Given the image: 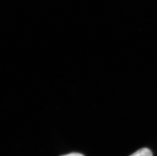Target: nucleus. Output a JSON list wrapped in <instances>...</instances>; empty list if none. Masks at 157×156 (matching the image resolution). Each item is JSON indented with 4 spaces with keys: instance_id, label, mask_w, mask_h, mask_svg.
<instances>
[{
    "instance_id": "f257e3e1",
    "label": "nucleus",
    "mask_w": 157,
    "mask_h": 156,
    "mask_svg": "<svg viewBox=\"0 0 157 156\" xmlns=\"http://www.w3.org/2000/svg\"><path fill=\"white\" fill-rule=\"evenodd\" d=\"M130 156H153V153L150 149L145 147L137 150Z\"/></svg>"
},
{
    "instance_id": "f03ea898",
    "label": "nucleus",
    "mask_w": 157,
    "mask_h": 156,
    "mask_svg": "<svg viewBox=\"0 0 157 156\" xmlns=\"http://www.w3.org/2000/svg\"><path fill=\"white\" fill-rule=\"evenodd\" d=\"M61 156H84L82 154L78 153H72L68 154L66 155H62Z\"/></svg>"
}]
</instances>
